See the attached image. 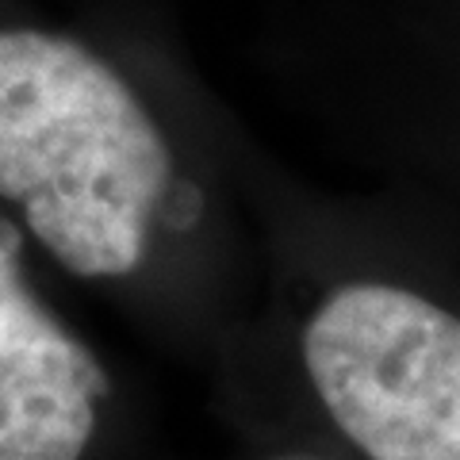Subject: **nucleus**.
Instances as JSON below:
<instances>
[{
  "label": "nucleus",
  "mask_w": 460,
  "mask_h": 460,
  "mask_svg": "<svg viewBox=\"0 0 460 460\" xmlns=\"http://www.w3.org/2000/svg\"><path fill=\"white\" fill-rule=\"evenodd\" d=\"M108 376L35 299L20 234L0 223V460H81Z\"/></svg>",
  "instance_id": "7ed1b4c3"
},
{
  "label": "nucleus",
  "mask_w": 460,
  "mask_h": 460,
  "mask_svg": "<svg viewBox=\"0 0 460 460\" xmlns=\"http://www.w3.org/2000/svg\"><path fill=\"white\" fill-rule=\"evenodd\" d=\"M169 184L157 123L74 39L0 27V196L77 277L138 269Z\"/></svg>",
  "instance_id": "f257e3e1"
},
{
  "label": "nucleus",
  "mask_w": 460,
  "mask_h": 460,
  "mask_svg": "<svg viewBox=\"0 0 460 460\" xmlns=\"http://www.w3.org/2000/svg\"><path fill=\"white\" fill-rule=\"evenodd\" d=\"M311 384L368 460H460V319L392 284H349L304 330Z\"/></svg>",
  "instance_id": "f03ea898"
}]
</instances>
